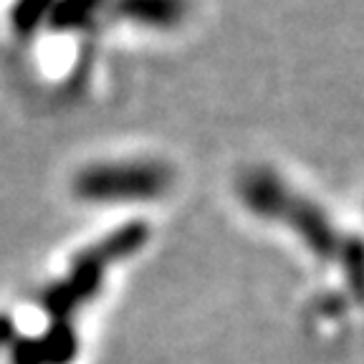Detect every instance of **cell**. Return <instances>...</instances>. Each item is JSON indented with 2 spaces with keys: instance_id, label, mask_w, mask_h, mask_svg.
<instances>
[{
  "instance_id": "6da1fadb",
  "label": "cell",
  "mask_w": 364,
  "mask_h": 364,
  "mask_svg": "<svg viewBox=\"0 0 364 364\" xmlns=\"http://www.w3.org/2000/svg\"><path fill=\"white\" fill-rule=\"evenodd\" d=\"M172 167L159 159H122L81 167L71 193L86 205H119L157 200L172 188Z\"/></svg>"
},
{
  "instance_id": "7a4b0ae2",
  "label": "cell",
  "mask_w": 364,
  "mask_h": 364,
  "mask_svg": "<svg viewBox=\"0 0 364 364\" xmlns=\"http://www.w3.org/2000/svg\"><path fill=\"white\" fill-rule=\"evenodd\" d=\"M279 223L289 225L316 258L336 256L341 238H339V233H336L331 218L326 215V210L318 203H314L311 198L291 190L289 200H286L284 208H281Z\"/></svg>"
},
{
  "instance_id": "3957f363",
  "label": "cell",
  "mask_w": 364,
  "mask_h": 364,
  "mask_svg": "<svg viewBox=\"0 0 364 364\" xmlns=\"http://www.w3.org/2000/svg\"><path fill=\"white\" fill-rule=\"evenodd\" d=\"M291 185L268 165L245 167L235 180V195L245 210L253 213L261 220L279 223L281 208L289 200Z\"/></svg>"
},
{
  "instance_id": "277c9868",
  "label": "cell",
  "mask_w": 364,
  "mask_h": 364,
  "mask_svg": "<svg viewBox=\"0 0 364 364\" xmlns=\"http://www.w3.org/2000/svg\"><path fill=\"white\" fill-rule=\"evenodd\" d=\"M190 13V0H109L104 16L144 31H175Z\"/></svg>"
},
{
  "instance_id": "5b68a950",
  "label": "cell",
  "mask_w": 364,
  "mask_h": 364,
  "mask_svg": "<svg viewBox=\"0 0 364 364\" xmlns=\"http://www.w3.org/2000/svg\"><path fill=\"white\" fill-rule=\"evenodd\" d=\"M147 240H149L147 223L129 220V223H124V225L109 230L104 238L94 240L91 245L81 248L76 256L107 271V266H112V263H117V261H124V258L134 256L136 250H142L144 245H147Z\"/></svg>"
},
{
  "instance_id": "8992f818",
  "label": "cell",
  "mask_w": 364,
  "mask_h": 364,
  "mask_svg": "<svg viewBox=\"0 0 364 364\" xmlns=\"http://www.w3.org/2000/svg\"><path fill=\"white\" fill-rule=\"evenodd\" d=\"M109 0H56L46 18V26L53 33H79L89 31L107 11Z\"/></svg>"
},
{
  "instance_id": "52a82bcc",
  "label": "cell",
  "mask_w": 364,
  "mask_h": 364,
  "mask_svg": "<svg viewBox=\"0 0 364 364\" xmlns=\"http://www.w3.org/2000/svg\"><path fill=\"white\" fill-rule=\"evenodd\" d=\"M38 341L46 364H71L79 354V334L71 321H51Z\"/></svg>"
},
{
  "instance_id": "ba28073f",
  "label": "cell",
  "mask_w": 364,
  "mask_h": 364,
  "mask_svg": "<svg viewBox=\"0 0 364 364\" xmlns=\"http://www.w3.org/2000/svg\"><path fill=\"white\" fill-rule=\"evenodd\" d=\"M56 0H13L11 8V28L18 38H31L41 26H46V18L51 13Z\"/></svg>"
},
{
  "instance_id": "9c48e42d",
  "label": "cell",
  "mask_w": 364,
  "mask_h": 364,
  "mask_svg": "<svg viewBox=\"0 0 364 364\" xmlns=\"http://www.w3.org/2000/svg\"><path fill=\"white\" fill-rule=\"evenodd\" d=\"M336 256L341 258L349 289H352L354 299L359 301V296H362V240H359V235H349V238L341 240Z\"/></svg>"
},
{
  "instance_id": "30bf717a",
  "label": "cell",
  "mask_w": 364,
  "mask_h": 364,
  "mask_svg": "<svg viewBox=\"0 0 364 364\" xmlns=\"http://www.w3.org/2000/svg\"><path fill=\"white\" fill-rule=\"evenodd\" d=\"M13 364H46L38 336H18L11 344Z\"/></svg>"
},
{
  "instance_id": "8fae6325",
  "label": "cell",
  "mask_w": 364,
  "mask_h": 364,
  "mask_svg": "<svg viewBox=\"0 0 364 364\" xmlns=\"http://www.w3.org/2000/svg\"><path fill=\"white\" fill-rule=\"evenodd\" d=\"M18 339L16 321L8 314H0V347H11L13 341Z\"/></svg>"
},
{
  "instance_id": "7c38bea8",
  "label": "cell",
  "mask_w": 364,
  "mask_h": 364,
  "mask_svg": "<svg viewBox=\"0 0 364 364\" xmlns=\"http://www.w3.org/2000/svg\"><path fill=\"white\" fill-rule=\"evenodd\" d=\"M321 311L324 314H341L344 311V304H341L339 296H326V304H321Z\"/></svg>"
}]
</instances>
